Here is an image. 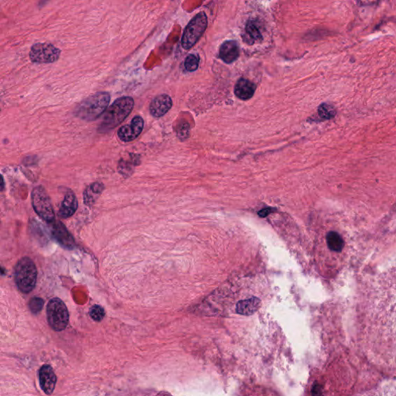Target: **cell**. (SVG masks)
Instances as JSON below:
<instances>
[{
	"label": "cell",
	"instance_id": "6da1fadb",
	"mask_svg": "<svg viewBox=\"0 0 396 396\" xmlns=\"http://www.w3.org/2000/svg\"><path fill=\"white\" fill-rule=\"evenodd\" d=\"M134 100L131 97H123L114 102L108 108L99 128V132H106L120 125L131 113Z\"/></svg>",
	"mask_w": 396,
	"mask_h": 396
},
{
	"label": "cell",
	"instance_id": "ba28073f",
	"mask_svg": "<svg viewBox=\"0 0 396 396\" xmlns=\"http://www.w3.org/2000/svg\"><path fill=\"white\" fill-rule=\"evenodd\" d=\"M144 127V120L141 116H135L129 125L122 126L118 131L120 140L125 143L133 141L141 134Z\"/></svg>",
	"mask_w": 396,
	"mask_h": 396
},
{
	"label": "cell",
	"instance_id": "ffe728a7",
	"mask_svg": "<svg viewBox=\"0 0 396 396\" xmlns=\"http://www.w3.org/2000/svg\"><path fill=\"white\" fill-rule=\"evenodd\" d=\"M89 314L91 318L93 319L95 321L99 322L104 319L105 313L101 306L95 305L90 310Z\"/></svg>",
	"mask_w": 396,
	"mask_h": 396
},
{
	"label": "cell",
	"instance_id": "277c9868",
	"mask_svg": "<svg viewBox=\"0 0 396 396\" xmlns=\"http://www.w3.org/2000/svg\"><path fill=\"white\" fill-rule=\"evenodd\" d=\"M47 317L49 325L55 331H62L69 323V313L65 303L59 298L50 300L47 307Z\"/></svg>",
	"mask_w": 396,
	"mask_h": 396
},
{
	"label": "cell",
	"instance_id": "d6986e66",
	"mask_svg": "<svg viewBox=\"0 0 396 396\" xmlns=\"http://www.w3.org/2000/svg\"><path fill=\"white\" fill-rule=\"evenodd\" d=\"M43 305H44V301L43 299L40 297L32 298L29 303L30 311L34 314H37L38 313L41 312L43 309Z\"/></svg>",
	"mask_w": 396,
	"mask_h": 396
},
{
	"label": "cell",
	"instance_id": "8fae6325",
	"mask_svg": "<svg viewBox=\"0 0 396 396\" xmlns=\"http://www.w3.org/2000/svg\"><path fill=\"white\" fill-rule=\"evenodd\" d=\"M173 102L169 95H160L156 96L151 102L149 112L155 118L162 117L171 108Z\"/></svg>",
	"mask_w": 396,
	"mask_h": 396
},
{
	"label": "cell",
	"instance_id": "5bb4252c",
	"mask_svg": "<svg viewBox=\"0 0 396 396\" xmlns=\"http://www.w3.org/2000/svg\"><path fill=\"white\" fill-rule=\"evenodd\" d=\"M256 86L246 78H241L234 87V93L242 100H249L254 95Z\"/></svg>",
	"mask_w": 396,
	"mask_h": 396
},
{
	"label": "cell",
	"instance_id": "5b68a950",
	"mask_svg": "<svg viewBox=\"0 0 396 396\" xmlns=\"http://www.w3.org/2000/svg\"><path fill=\"white\" fill-rule=\"evenodd\" d=\"M208 27V17L205 13H199L188 23L183 34L182 47L185 50L192 48L199 41Z\"/></svg>",
	"mask_w": 396,
	"mask_h": 396
},
{
	"label": "cell",
	"instance_id": "2e32d148",
	"mask_svg": "<svg viewBox=\"0 0 396 396\" xmlns=\"http://www.w3.org/2000/svg\"><path fill=\"white\" fill-rule=\"evenodd\" d=\"M327 243L328 248L331 251L340 252L342 251L344 246V242L340 234L336 231H330L327 234Z\"/></svg>",
	"mask_w": 396,
	"mask_h": 396
},
{
	"label": "cell",
	"instance_id": "e0dca14e",
	"mask_svg": "<svg viewBox=\"0 0 396 396\" xmlns=\"http://www.w3.org/2000/svg\"><path fill=\"white\" fill-rule=\"evenodd\" d=\"M318 114L322 119H331L336 116V109L331 104L324 103L319 107Z\"/></svg>",
	"mask_w": 396,
	"mask_h": 396
},
{
	"label": "cell",
	"instance_id": "4fadbf2b",
	"mask_svg": "<svg viewBox=\"0 0 396 396\" xmlns=\"http://www.w3.org/2000/svg\"><path fill=\"white\" fill-rule=\"evenodd\" d=\"M219 54L225 63H232L239 56L238 43L234 41H225L220 47Z\"/></svg>",
	"mask_w": 396,
	"mask_h": 396
},
{
	"label": "cell",
	"instance_id": "9a60e30c",
	"mask_svg": "<svg viewBox=\"0 0 396 396\" xmlns=\"http://www.w3.org/2000/svg\"><path fill=\"white\" fill-rule=\"evenodd\" d=\"M261 301L259 298L251 297L238 302L236 305V312L238 314L250 316L259 309Z\"/></svg>",
	"mask_w": 396,
	"mask_h": 396
},
{
	"label": "cell",
	"instance_id": "7402d4cb",
	"mask_svg": "<svg viewBox=\"0 0 396 396\" xmlns=\"http://www.w3.org/2000/svg\"><path fill=\"white\" fill-rule=\"evenodd\" d=\"M373 396H396V389H381Z\"/></svg>",
	"mask_w": 396,
	"mask_h": 396
},
{
	"label": "cell",
	"instance_id": "7c38bea8",
	"mask_svg": "<svg viewBox=\"0 0 396 396\" xmlns=\"http://www.w3.org/2000/svg\"><path fill=\"white\" fill-rule=\"evenodd\" d=\"M78 202L75 193L71 190L67 191L65 197L62 201V206L60 208L59 216L61 218L66 219L74 215L78 209Z\"/></svg>",
	"mask_w": 396,
	"mask_h": 396
},
{
	"label": "cell",
	"instance_id": "3957f363",
	"mask_svg": "<svg viewBox=\"0 0 396 396\" xmlns=\"http://www.w3.org/2000/svg\"><path fill=\"white\" fill-rule=\"evenodd\" d=\"M16 284L23 293H29L35 288L38 278V270L34 262L28 258L23 257L17 262L15 268Z\"/></svg>",
	"mask_w": 396,
	"mask_h": 396
},
{
	"label": "cell",
	"instance_id": "52a82bcc",
	"mask_svg": "<svg viewBox=\"0 0 396 396\" xmlns=\"http://www.w3.org/2000/svg\"><path fill=\"white\" fill-rule=\"evenodd\" d=\"M61 50L50 43H38L32 46L30 58L38 63H54L58 61Z\"/></svg>",
	"mask_w": 396,
	"mask_h": 396
},
{
	"label": "cell",
	"instance_id": "44dd1931",
	"mask_svg": "<svg viewBox=\"0 0 396 396\" xmlns=\"http://www.w3.org/2000/svg\"><path fill=\"white\" fill-rule=\"evenodd\" d=\"M246 31H247L248 34L250 35V38L254 40V41L262 39V35H261L259 28L254 22H250V23H248L247 26H246Z\"/></svg>",
	"mask_w": 396,
	"mask_h": 396
},
{
	"label": "cell",
	"instance_id": "30bf717a",
	"mask_svg": "<svg viewBox=\"0 0 396 396\" xmlns=\"http://www.w3.org/2000/svg\"><path fill=\"white\" fill-rule=\"evenodd\" d=\"M39 381L41 389L45 394L51 395L55 389L57 382L56 375L50 365H43L39 371Z\"/></svg>",
	"mask_w": 396,
	"mask_h": 396
},
{
	"label": "cell",
	"instance_id": "8992f818",
	"mask_svg": "<svg viewBox=\"0 0 396 396\" xmlns=\"http://www.w3.org/2000/svg\"><path fill=\"white\" fill-rule=\"evenodd\" d=\"M32 205L35 212L41 219L48 223H53L55 219L54 209L50 197L43 187L34 188L31 193Z\"/></svg>",
	"mask_w": 396,
	"mask_h": 396
},
{
	"label": "cell",
	"instance_id": "ac0fdd59",
	"mask_svg": "<svg viewBox=\"0 0 396 396\" xmlns=\"http://www.w3.org/2000/svg\"><path fill=\"white\" fill-rule=\"evenodd\" d=\"M199 57L195 54H190L185 60L184 66L188 71H194L199 66Z\"/></svg>",
	"mask_w": 396,
	"mask_h": 396
},
{
	"label": "cell",
	"instance_id": "cb8c5ba5",
	"mask_svg": "<svg viewBox=\"0 0 396 396\" xmlns=\"http://www.w3.org/2000/svg\"><path fill=\"white\" fill-rule=\"evenodd\" d=\"M274 210H275L271 208H270L262 209V210H261L258 213V214H259V215L260 216V217H262V218H265V217L268 216L270 213L272 212V211H274Z\"/></svg>",
	"mask_w": 396,
	"mask_h": 396
},
{
	"label": "cell",
	"instance_id": "9c48e42d",
	"mask_svg": "<svg viewBox=\"0 0 396 396\" xmlns=\"http://www.w3.org/2000/svg\"><path fill=\"white\" fill-rule=\"evenodd\" d=\"M51 233L57 242L63 248L67 250H73L75 247V239L62 222H53Z\"/></svg>",
	"mask_w": 396,
	"mask_h": 396
},
{
	"label": "cell",
	"instance_id": "603a6c76",
	"mask_svg": "<svg viewBox=\"0 0 396 396\" xmlns=\"http://www.w3.org/2000/svg\"><path fill=\"white\" fill-rule=\"evenodd\" d=\"M312 396H323L321 386L316 382H315L312 388Z\"/></svg>",
	"mask_w": 396,
	"mask_h": 396
},
{
	"label": "cell",
	"instance_id": "7a4b0ae2",
	"mask_svg": "<svg viewBox=\"0 0 396 396\" xmlns=\"http://www.w3.org/2000/svg\"><path fill=\"white\" fill-rule=\"evenodd\" d=\"M109 103V94L97 93L82 102L77 108L75 114L84 121H94L105 112Z\"/></svg>",
	"mask_w": 396,
	"mask_h": 396
}]
</instances>
